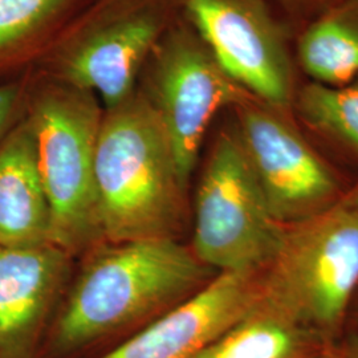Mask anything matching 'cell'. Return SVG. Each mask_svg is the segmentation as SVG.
I'll return each instance as SVG.
<instances>
[{"instance_id":"cell-1","label":"cell","mask_w":358,"mask_h":358,"mask_svg":"<svg viewBox=\"0 0 358 358\" xmlns=\"http://www.w3.org/2000/svg\"><path fill=\"white\" fill-rule=\"evenodd\" d=\"M217 272L178 239L99 244L51 328L52 352L72 355L177 307Z\"/></svg>"},{"instance_id":"cell-2","label":"cell","mask_w":358,"mask_h":358,"mask_svg":"<svg viewBox=\"0 0 358 358\" xmlns=\"http://www.w3.org/2000/svg\"><path fill=\"white\" fill-rule=\"evenodd\" d=\"M94 173L103 242L178 239L187 187L148 97L133 94L103 115Z\"/></svg>"},{"instance_id":"cell-3","label":"cell","mask_w":358,"mask_h":358,"mask_svg":"<svg viewBox=\"0 0 358 358\" xmlns=\"http://www.w3.org/2000/svg\"><path fill=\"white\" fill-rule=\"evenodd\" d=\"M358 294V213L344 201L287 226L262 271V300L332 343Z\"/></svg>"},{"instance_id":"cell-4","label":"cell","mask_w":358,"mask_h":358,"mask_svg":"<svg viewBox=\"0 0 358 358\" xmlns=\"http://www.w3.org/2000/svg\"><path fill=\"white\" fill-rule=\"evenodd\" d=\"M52 213V243L71 256L103 243L96 190V146L103 115L90 93L50 90L27 115Z\"/></svg>"},{"instance_id":"cell-5","label":"cell","mask_w":358,"mask_h":358,"mask_svg":"<svg viewBox=\"0 0 358 358\" xmlns=\"http://www.w3.org/2000/svg\"><path fill=\"white\" fill-rule=\"evenodd\" d=\"M284 231L269 210L238 131H223L195 192L192 252L217 273L262 272Z\"/></svg>"},{"instance_id":"cell-6","label":"cell","mask_w":358,"mask_h":358,"mask_svg":"<svg viewBox=\"0 0 358 358\" xmlns=\"http://www.w3.org/2000/svg\"><path fill=\"white\" fill-rule=\"evenodd\" d=\"M236 106V131L280 224L307 220L343 201L345 192L332 170L284 118L245 100Z\"/></svg>"},{"instance_id":"cell-7","label":"cell","mask_w":358,"mask_h":358,"mask_svg":"<svg viewBox=\"0 0 358 358\" xmlns=\"http://www.w3.org/2000/svg\"><path fill=\"white\" fill-rule=\"evenodd\" d=\"M148 100L166 131L179 177L187 187L211 120L222 108L243 103L245 97L206 47L187 36H174L159 51Z\"/></svg>"},{"instance_id":"cell-8","label":"cell","mask_w":358,"mask_h":358,"mask_svg":"<svg viewBox=\"0 0 358 358\" xmlns=\"http://www.w3.org/2000/svg\"><path fill=\"white\" fill-rule=\"evenodd\" d=\"M206 48L231 80L272 108L289 103L291 75L282 38L252 0H186Z\"/></svg>"},{"instance_id":"cell-9","label":"cell","mask_w":358,"mask_h":358,"mask_svg":"<svg viewBox=\"0 0 358 358\" xmlns=\"http://www.w3.org/2000/svg\"><path fill=\"white\" fill-rule=\"evenodd\" d=\"M262 272H220L187 300L99 358H194L255 307Z\"/></svg>"},{"instance_id":"cell-10","label":"cell","mask_w":358,"mask_h":358,"mask_svg":"<svg viewBox=\"0 0 358 358\" xmlns=\"http://www.w3.org/2000/svg\"><path fill=\"white\" fill-rule=\"evenodd\" d=\"M71 257L53 243L0 245V358H35Z\"/></svg>"},{"instance_id":"cell-11","label":"cell","mask_w":358,"mask_h":358,"mask_svg":"<svg viewBox=\"0 0 358 358\" xmlns=\"http://www.w3.org/2000/svg\"><path fill=\"white\" fill-rule=\"evenodd\" d=\"M158 23L148 15L115 22L85 40L65 63L72 88L97 93L112 110L133 96L136 75L153 48Z\"/></svg>"},{"instance_id":"cell-12","label":"cell","mask_w":358,"mask_h":358,"mask_svg":"<svg viewBox=\"0 0 358 358\" xmlns=\"http://www.w3.org/2000/svg\"><path fill=\"white\" fill-rule=\"evenodd\" d=\"M52 243V213L28 120L0 140V245Z\"/></svg>"},{"instance_id":"cell-13","label":"cell","mask_w":358,"mask_h":358,"mask_svg":"<svg viewBox=\"0 0 358 358\" xmlns=\"http://www.w3.org/2000/svg\"><path fill=\"white\" fill-rule=\"evenodd\" d=\"M328 344L260 297L242 320L194 358H321Z\"/></svg>"},{"instance_id":"cell-14","label":"cell","mask_w":358,"mask_h":358,"mask_svg":"<svg viewBox=\"0 0 358 358\" xmlns=\"http://www.w3.org/2000/svg\"><path fill=\"white\" fill-rule=\"evenodd\" d=\"M299 51L317 83L341 87L358 73V28L337 16L322 19L304 34Z\"/></svg>"},{"instance_id":"cell-15","label":"cell","mask_w":358,"mask_h":358,"mask_svg":"<svg viewBox=\"0 0 358 358\" xmlns=\"http://www.w3.org/2000/svg\"><path fill=\"white\" fill-rule=\"evenodd\" d=\"M299 110L312 128L341 142L358 155V84H310L300 93Z\"/></svg>"},{"instance_id":"cell-16","label":"cell","mask_w":358,"mask_h":358,"mask_svg":"<svg viewBox=\"0 0 358 358\" xmlns=\"http://www.w3.org/2000/svg\"><path fill=\"white\" fill-rule=\"evenodd\" d=\"M68 0H0V51L28 36Z\"/></svg>"},{"instance_id":"cell-17","label":"cell","mask_w":358,"mask_h":358,"mask_svg":"<svg viewBox=\"0 0 358 358\" xmlns=\"http://www.w3.org/2000/svg\"><path fill=\"white\" fill-rule=\"evenodd\" d=\"M22 93L15 84L0 85V140L7 134L20 105Z\"/></svg>"},{"instance_id":"cell-18","label":"cell","mask_w":358,"mask_h":358,"mask_svg":"<svg viewBox=\"0 0 358 358\" xmlns=\"http://www.w3.org/2000/svg\"><path fill=\"white\" fill-rule=\"evenodd\" d=\"M321 358H358V332L329 343Z\"/></svg>"},{"instance_id":"cell-19","label":"cell","mask_w":358,"mask_h":358,"mask_svg":"<svg viewBox=\"0 0 358 358\" xmlns=\"http://www.w3.org/2000/svg\"><path fill=\"white\" fill-rule=\"evenodd\" d=\"M343 201L345 202L346 205L350 206L353 210H356L358 213V182L350 190L345 192Z\"/></svg>"},{"instance_id":"cell-20","label":"cell","mask_w":358,"mask_h":358,"mask_svg":"<svg viewBox=\"0 0 358 358\" xmlns=\"http://www.w3.org/2000/svg\"><path fill=\"white\" fill-rule=\"evenodd\" d=\"M353 307L357 308V309H356V310H357V315H358V294H357V297H356V300H355V304H353Z\"/></svg>"}]
</instances>
